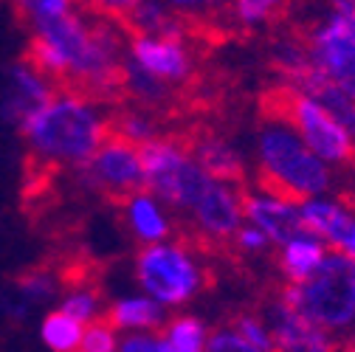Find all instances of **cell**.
<instances>
[{"mask_svg":"<svg viewBox=\"0 0 355 352\" xmlns=\"http://www.w3.org/2000/svg\"><path fill=\"white\" fill-rule=\"evenodd\" d=\"M107 130L110 121L99 118L87 102L73 96H54L49 105H42L34 116L23 121L20 136L28 147V158L62 169L65 164L79 166L91 158L105 141Z\"/></svg>","mask_w":355,"mask_h":352,"instance_id":"cell-1","label":"cell"},{"mask_svg":"<svg viewBox=\"0 0 355 352\" xmlns=\"http://www.w3.org/2000/svg\"><path fill=\"white\" fill-rule=\"evenodd\" d=\"M259 189L285 203H307L327 189L330 175L322 158L291 127H265L259 133Z\"/></svg>","mask_w":355,"mask_h":352,"instance_id":"cell-2","label":"cell"},{"mask_svg":"<svg viewBox=\"0 0 355 352\" xmlns=\"http://www.w3.org/2000/svg\"><path fill=\"white\" fill-rule=\"evenodd\" d=\"M259 110L265 121L291 127L293 133L324 161L355 166V141L352 133L316 99H310L293 85L271 87L259 96Z\"/></svg>","mask_w":355,"mask_h":352,"instance_id":"cell-3","label":"cell"},{"mask_svg":"<svg viewBox=\"0 0 355 352\" xmlns=\"http://www.w3.org/2000/svg\"><path fill=\"white\" fill-rule=\"evenodd\" d=\"M76 172L87 189L116 206L130 203L136 195H144L150 189L139 144L116 133V130H107L105 141L96 147L91 158L76 166Z\"/></svg>","mask_w":355,"mask_h":352,"instance_id":"cell-4","label":"cell"},{"mask_svg":"<svg viewBox=\"0 0 355 352\" xmlns=\"http://www.w3.org/2000/svg\"><path fill=\"white\" fill-rule=\"evenodd\" d=\"M299 310L322 327H344L355 319V259L324 256L322 265L299 282Z\"/></svg>","mask_w":355,"mask_h":352,"instance_id":"cell-5","label":"cell"},{"mask_svg":"<svg viewBox=\"0 0 355 352\" xmlns=\"http://www.w3.org/2000/svg\"><path fill=\"white\" fill-rule=\"evenodd\" d=\"M136 274L153 299L161 304L187 301L198 290V268L195 262L172 245H150L136 259Z\"/></svg>","mask_w":355,"mask_h":352,"instance_id":"cell-6","label":"cell"},{"mask_svg":"<svg viewBox=\"0 0 355 352\" xmlns=\"http://www.w3.org/2000/svg\"><path fill=\"white\" fill-rule=\"evenodd\" d=\"M313 60L355 96V31L341 15L313 37Z\"/></svg>","mask_w":355,"mask_h":352,"instance_id":"cell-7","label":"cell"},{"mask_svg":"<svg viewBox=\"0 0 355 352\" xmlns=\"http://www.w3.org/2000/svg\"><path fill=\"white\" fill-rule=\"evenodd\" d=\"M240 200H243L245 214L279 245H285V243H291L296 237H316L313 231L307 229L304 217H302V209H293V203L277 200L271 195H262V197L240 195Z\"/></svg>","mask_w":355,"mask_h":352,"instance_id":"cell-8","label":"cell"},{"mask_svg":"<svg viewBox=\"0 0 355 352\" xmlns=\"http://www.w3.org/2000/svg\"><path fill=\"white\" fill-rule=\"evenodd\" d=\"M132 60L144 65L150 73L175 82L189 76V54L178 37H155V34H136L130 37Z\"/></svg>","mask_w":355,"mask_h":352,"instance_id":"cell-9","label":"cell"},{"mask_svg":"<svg viewBox=\"0 0 355 352\" xmlns=\"http://www.w3.org/2000/svg\"><path fill=\"white\" fill-rule=\"evenodd\" d=\"M302 217L316 237L330 240L333 245H338L341 254L355 259V217H349L344 209L324 200L302 203Z\"/></svg>","mask_w":355,"mask_h":352,"instance_id":"cell-10","label":"cell"},{"mask_svg":"<svg viewBox=\"0 0 355 352\" xmlns=\"http://www.w3.org/2000/svg\"><path fill=\"white\" fill-rule=\"evenodd\" d=\"M181 147L195 155L198 166H203L211 178L217 181H229V184H243V164L237 158V152L223 144L220 139H211V136H184Z\"/></svg>","mask_w":355,"mask_h":352,"instance_id":"cell-11","label":"cell"},{"mask_svg":"<svg viewBox=\"0 0 355 352\" xmlns=\"http://www.w3.org/2000/svg\"><path fill=\"white\" fill-rule=\"evenodd\" d=\"M277 346L279 349H330L333 344L327 341V333L322 324L307 319L302 310H291L282 307L277 310V330H274Z\"/></svg>","mask_w":355,"mask_h":352,"instance_id":"cell-12","label":"cell"},{"mask_svg":"<svg viewBox=\"0 0 355 352\" xmlns=\"http://www.w3.org/2000/svg\"><path fill=\"white\" fill-rule=\"evenodd\" d=\"M282 248L285 251L279 256V268L291 282H304L324 259V248L316 237H296Z\"/></svg>","mask_w":355,"mask_h":352,"instance_id":"cell-13","label":"cell"},{"mask_svg":"<svg viewBox=\"0 0 355 352\" xmlns=\"http://www.w3.org/2000/svg\"><path fill=\"white\" fill-rule=\"evenodd\" d=\"M105 319L113 324V327H155L161 324L164 319V310L158 299L150 301V299H124V301H116L105 310Z\"/></svg>","mask_w":355,"mask_h":352,"instance_id":"cell-14","label":"cell"},{"mask_svg":"<svg viewBox=\"0 0 355 352\" xmlns=\"http://www.w3.org/2000/svg\"><path fill=\"white\" fill-rule=\"evenodd\" d=\"M82 330L85 327L79 319L68 316L65 310H54L46 316V322H42V341L57 352H71V349H79Z\"/></svg>","mask_w":355,"mask_h":352,"instance_id":"cell-15","label":"cell"},{"mask_svg":"<svg viewBox=\"0 0 355 352\" xmlns=\"http://www.w3.org/2000/svg\"><path fill=\"white\" fill-rule=\"evenodd\" d=\"M127 206H130V226L136 229V234L141 240L155 243V240L166 237V231H169L166 220H164V214L158 211V206L147 195H136Z\"/></svg>","mask_w":355,"mask_h":352,"instance_id":"cell-16","label":"cell"},{"mask_svg":"<svg viewBox=\"0 0 355 352\" xmlns=\"http://www.w3.org/2000/svg\"><path fill=\"white\" fill-rule=\"evenodd\" d=\"M203 338H206V330L198 319H175L164 333L166 352H198L206 346Z\"/></svg>","mask_w":355,"mask_h":352,"instance_id":"cell-17","label":"cell"},{"mask_svg":"<svg viewBox=\"0 0 355 352\" xmlns=\"http://www.w3.org/2000/svg\"><path fill=\"white\" fill-rule=\"evenodd\" d=\"M12 9L15 17L23 28H31L37 17H46V15H57L71 9V0H12Z\"/></svg>","mask_w":355,"mask_h":352,"instance_id":"cell-18","label":"cell"},{"mask_svg":"<svg viewBox=\"0 0 355 352\" xmlns=\"http://www.w3.org/2000/svg\"><path fill=\"white\" fill-rule=\"evenodd\" d=\"M113 324L105 319V316H96L87 322V327L82 330V344L79 349H87V352H110L116 349V341H113Z\"/></svg>","mask_w":355,"mask_h":352,"instance_id":"cell-19","label":"cell"},{"mask_svg":"<svg viewBox=\"0 0 355 352\" xmlns=\"http://www.w3.org/2000/svg\"><path fill=\"white\" fill-rule=\"evenodd\" d=\"M62 310L73 319H79L82 324H87L91 319H96L99 310V290H71L62 301Z\"/></svg>","mask_w":355,"mask_h":352,"instance_id":"cell-20","label":"cell"},{"mask_svg":"<svg viewBox=\"0 0 355 352\" xmlns=\"http://www.w3.org/2000/svg\"><path fill=\"white\" fill-rule=\"evenodd\" d=\"M240 335H243V341L251 346V352H262V349H274L277 344L271 341V335L265 333V327L259 324V322H254V319H248V316H243V319H234V324H232Z\"/></svg>","mask_w":355,"mask_h":352,"instance_id":"cell-21","label":"cell"},{"mask_svg":"<svg viewBox=\"0 0 355 352\" xmlns=\"http://www.w3.org/2000/svg\"><path fill=\"white\" fill-rule=\"evenodd\" d=\"M214 352H251V346L243 341V335L232 327V330H217L211 333V341L206 344Z\"/></svg>","mask_w":355,"mask_h":352,"instance_id":"cell-22","label":"cell"},{"mask_svg":"<svg viewBox=\"0 0 355 352\" xmlns=\"http://www.w3.org/2000/svg\"><path fill=\"white\" fill-rule=\"evenodd\" d=\"M274 6H277V0H237V15L245 23H259L271 15Z\"/></svg>","mask_w":355,"mask_h":352,"instance_id":"cell-23","label":"cell"},{"mask_svg":"<svg viewBox=\"0 0 355 352\" xmlns=\"http://www.w3.org/2000/svg\"><path fill=\"white\" fill-rule=\"evenodd\" d=\"M121 349H124V352H139V349H144V352H164L166 344L158 341V335H130V338L121 344Z\"/></svg>","mask_w":355,"mask_h":352,"instance_id":"cell-24","label":"cell"},{"mask_svg":"<svg viewBox=\"0 0 355 352\" xmlns=\"http://www.w3.org/2000/svg\"><path fill=\"white\" fill-rule=\"evenodd\" d=\"M234 237H237V245L240 248L259 251V248H265V237H268V234H265L262 229H237Z\"/></svg>","mask_w":355,"mask_h":352,"instance_id":"cell-25","label":"cell"},{"mask_svg":"<svg viewBox=\"0 0 355 352\" xmlns=\"http://www.w3.org/2000/svg\"><path fill=\"white\" fill-rule=\"evenodd\" d=\"M333 6H336V12L352 26V31H355V0H333Z\"/></svg>","mask_w":355,"mask_h":352,"instance_id":"cell-26","label":"cell"},{"mask_svg":"<svg viewBox=\"0 0 355 352\" xmlns=\"http://www.w3.org/2000/svg\"><path fill=\"white\" fill-rule=\"evenodd\" d=\"M172 6H184V9H195V6H200V3H206V0H169Z\"/></svg>","mask_w":355,"mask_h":352,"instance_id":"cell-27","label":"cell"},{"mask_svg":"<svg viewBox=\"0 0 355 352\" xmlns=\"http://www.w3.org/2000/svg\"><path fill=\"white\" fill-rule=\"evenodd\" d=\"M349 349H355V335H352V341H349Z\"/></svg>","mask_w":355,"mask_h":352,"instance_id":"cell-28","label":"cell"}]
</instances>
